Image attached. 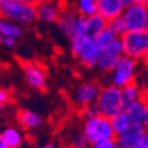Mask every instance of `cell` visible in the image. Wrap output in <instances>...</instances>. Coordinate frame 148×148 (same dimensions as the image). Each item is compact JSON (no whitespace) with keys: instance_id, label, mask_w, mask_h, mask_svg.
<instances>
[{"instance_id":"6da1fadb","label":"cell","mask_w":148,"mask_h":148,"mask_svg":"<svg viewBox=\"0 0 148 148\" xmlns=\"http://www.w3.org/2000/svg\"><path fill=\"white\" fill-rule=\"evenodd\" d=\"M70 47L72 56L83 66L91 69L97 65V60L100 57L101 50L97 47L92 38H89L85 34L73 36L70 38Z\"/></svg>"},{"instance_id":"7a4b0ae2","label":"cell","mask_w":148,"mask_h":148,"mask_svg":"<svg viewBox=\"0 0 148 148\" xmlns=\"http://www.w3.org/2000/svg\"><path fill=\"white\" fill-rule=\"evenodd\" d=\"M0 18L8 19L23 25H30L37 19L36 6L18 0H4L0 5Z\"/></svg>"},{"instance_id":"3957f363","label":"cell","mask_w":148,"mask_h":148,"mask_svg":"<svg viewBox=\"0 0 148 148\" xmlns=\"http://www.w3.org/2000/svg\"><path fill=\"white\" fill-rule=\"evenodd\" d=\"M83 133L85 134V136H87V139L91 145L109 140H115L116 136V134L112 127L110 119L101 114L95 117L84 120Z\"/></svg>"},{"instance_id":"277c9868","label":"cell","mask_w":148,"mask_h":148,"mask_svg":"<svg viewBox=\"0 0 148 148\" xmlns=\"http://www.w3.org/2000/svg\"><path fill=\"white\" fill-rule=\"evenodd\" d=\"M96 103L100 109V114L108 119H112L122 110H125L121 88H117L113 84L103 85L101 88Z\"/></svg>"},{"instance_id":"5b68a950","label":"cell","mask_w":148,"mask_h":148,"mask_svg":"<svg viewBox=\"0 0 148 148\" xmlns=\"http://www.w3.org/2000/svg\"><path fill=\"white\" fill-rule=\"evenodd\" d=\"M138 62L139 60L123 55L117 60L114 69L108 73L109 84H113L117 88H123L135 82L138 72Z\"/></svg>"},{"instance_id":"8992f818","label":"cell","mask_w":148,"mask_h":148,"mask_svg":"<svg viewBox=\"0 0 148 148\" xmlns=\"http://www.w3.org/2000/svg\"><path fill=\"white\" fill-rule=\"evenodd\" d=\"M121 39L126 56L136 60H143L148 56V30L128 31Z\"/></svg>"},{"instance_id":"52a82bcc","label":"cell","mask_w":148,"mask_h":148,"mask_svg":"<svg viewBox=\"0 0 148 148\" xmlns=\"http://www.w3.org/2000/svg\"><path fill=\"white\" fill-rule=\"evenodd\" d=\"M128 31H142L148 26V6L145 3H133L123 11Z\"/></svg>"},{"instance_id":"ba28073f","label":"cell","mask_w":148,"mask_h":148,"mask_svg":"<svg viewBox=\"0 0 148 148\" xmlns=\"http://www.w3.org/2000/svg\"><path fill=\"white\" fill-rule=\"evenodd\" d=\"M123 55H125V49H123L122 39H121V37H117L109 46H107L106 49H103L101 51L96 68L102 72L109 73L114 69L117 60Z\"/></svg>"},{"instance_id":"9c48e42d","label":"cell","mask_w":148,"mask_h":148,"mask_svg":"<svg viewBox=\"0 0 148 148\" xmlns=\"http://www.w3.org/2000/svg\"><path fill=\"white\" fill-rule=\"evenodd\" d=\"M101 85L96 82H84L78 84L72 92V100L81 108L89 103L96 102L98 94L101 91Z\"/></svg>"},{"instance_id":"30bf717a","label":"cell","mask_w":148,"mask_h":148,"mask_svg":"<svg viewBox=\"0 0 148 148\" xmlns=\"http://www.w3.org/2000/svg\"><path fill=\"white\" fill-rule=\"evenodd\" d=\"M21 69L24 71V76L30 87L34 88L38 91H44L46 89V76L44 70L36 63L32 62H23Z\"/></svg>"},{"instance_id":"8fae6325","label":"cell","mask_w":148,"mask_h":148,"mask_svg":"<svg viewBox=\"0 0 148 148\" xmlns=\"http://www.w3.org/2000/svg\"><path fill=\"white\" fill-rule=\"evenodd\" d=\"M37 19L43 23H55L58 20L62 7L56 0H38L36 4Z\"/></svg>"},{"instance_id":"7c38bea8","label":"cell","mask_w":148,"mask_h":148,"mask_svg":"<svg viewBox=\"0 0 148 148\" xmlns=\"http://www.w3.org/2000/svg\"><path fill=\"white\" fill-rule=\"evenodd\" d=\"M146 130V128L136 125V123H130V126L127 129L116 135L115 142L122 148H134L141 141Z\"/></svg>"},{"instance_id":"4fadbf2b","label":"cell","mask_w":148,"mask_h":148,"mask_svg":"<svg viewBox=\"0 0 148 148\" xmlns=\"http://www.w3.org/2000/svg\"><path fill=\"white\" fill-rule=\"evenodd\" d=\"M126 112L130 119L132 123H136V125L148 129V94L145 97V95L130 104Z\"/></svg>"},{"instance_id":"5bb4252c","label":"cell","mask_w":148,"mask_h":148,"mask_svg":"<svg viewBox=\"0 0 148 148\" xmlns=\"http://www.w3.org/2000/svg\"><path fill=\"white\" fill-rule=\"evenodd\" d=\"M78 17H79V13L76 10H65V11H62L58 20L56 21L59 31L65 37H68V38H71L75 34Z\"/></svg>"},{"instance_id":"9a60e30c","label":"cell","mask_w":148,"mask_h":148,"mask_svg":"<svg viewBox=\"0 0 148 148\" xmlns=\"http://www.w3.org/2000/svg\"><path fill=\"white\" fill-rule=\"evenodd\" d=\"M97 13L106 20H110L117 16L123 14L126 6L122 0H96Z\"/></svg>"},{"instance_id":"2e32d148","label":"cell","mask_w":148,"mask_h":148,"mask_svg":"<svg viewBox=\"0 0 148 148\" xmlns=\"http://www.w3.org/2000/svg\"><path fill=\"white\" fill-rule=\"evenodd\" d=\"M17 120H18V123L24 129L38 128L43 123V119H42V116L39 114L32 112V110H27V109L18 110Z\"/></svg>"},{"instance_id":"e0dca14e","label":"cell","mask_w":148,"mask_h":148,"mask_svg":"<svg viewBox=\"0 0 148 148\" xmlns=\"http://www.w3.org/2000/svg\"><path fill=\"white\" fill-rule=\"evenodd\" d=\"M108 26V20H106L101 14L95 13L92 16L87 17V25H85L84 34L89 38L95 39V37L103 31Z\"/></svg>"},{"instance_id":"ac0fdd59","label":"cell","mask_w":148,"mask_h":148,"mask_svg":"<svg viewBox=\"0 0 148 148\" xmlns=\"http://www.w3.org/2000/svg\"><path fill=\"white\" fill-rule=\"evenodd\" d=\"M121 92H122V100H123V106H125V110L133 104L134 102H136L138 100L145 95V90L140 87L136 82H133L126 87L121 88Z\"/></svg>"},{"instance_id":"d6986e66","label":"cell","mask_w":148,"mask_h":148,"mask_svg":"<svg viewBox=\"0 0 148 148\" xmlns=\"http://www.w3.org/2000/svg\"><path fill=\"white\" fill-rule=\"evenodd\" d=\"M0 33L4 37H13V38H20L24 34V30L18 25L17 23L0 18Z\"/></svg>"},{"instance_id":"ffe728a7","label":"cell","mask_w":148,"mask_h":148,"mask_svg":"<svg viewBox=\"0 0 148 148\" xmlns=\"http://www.w3.org/2000/svg\"><path fill=\"white\" fill-rule=\"evenodd\" d=\"M1 135L8 148H20L23 143V135L18 129L13 127H8L3 132Z\"/></svg>"},{"instance_id":"44dd1931","label":"cell","mask_w":148,"mask_h":148,"mask_svg":"<svg viewBox=\"0 0 148 148\" xmlns=\"http://www.w3.org/2000/svg\"><path fill=\"white\" fill-rule=\"evenodd\" d=\"M110 122H112V127L115 132V134H120L121 132H123L125 129H127L130 126V119L127 114L126 110H122L121 113L116 114L115 116H113L110 119Z\"/></svg>"},{"instance_id":"7402d4cb","label":"cell","mask_w":148,"mask_h":148,"mask_svg":"<svg viewBox=\"0 0 148 148\" xmlns=\"http://www.w3.org/2000/svg\"><path fill=\"white\" fill-rule=\"evenodd\" d=\"M75 10L81 16H92L97 13L96 0H75Z\"/></svg>"},{"instance_id":"603a6c76","label":"cell","mask_w":148,"mask_h":148,"mask_svg":"<svg viewBox=\"0 0 148 148\" xmlns=\"http://www.w3.org/2000/svg\"><path fill=\"white\" fill-rule=\"evenodd\" d=\"M116 38H117V36H116L112 30H110V29H108V26H107L103 31H101L100 33H98V34L95 37L94 40H95L97 47L102 51L103 49H106L107 46H109Z\"/></svg>"},{"instance_id":"cb8c5ba5","label":"cell","mask_w":148,"mask_h":148,"mask_svg":"<svg viewBox=\"0 0 148 148\" xmlns=\"http://www.w3.org/2000/svg\"><path fill=\"white\" fill-rule=\"evenodd\" d=\"M108 29L112 30L117 37H122L123 34H126L128 32V27L123 14L108 20Z\"/></svg>"},{"instance_id":"d4e9b609","label":"cell","mask_w":148,"mask_h":148,"mask_svg":"<svg viewBox=\"0 0 148 148\" xmlns=\"http://www.w3.org/2000/svg\"><path fill=\"white\" fill-rule=\"evenodd\" d=\"M91 143L85 136V134L82 132H76L72 135L70 141V148H90Z\"/></svg>"},{"instance_id":"484cf974","label":"cell","mask_w":148,"mask_h":148,"mask_svg":"<svg viewBox=\"0 0 148 148\" xmlns=\"http://www.w3.org/2000/svg\"><path fill=\"white\" fill-rule=\"evenodd\" d=\"M82 117L84 120L87 119H91V117H95L97 115H100V109H98V106L96 102H92V103H89L87 106L82 107Z\"/></svg>"},{"instance_id":"4316f807","label":"cell","mask_w":148,"mask_h":148,"mask_svg":"<svg viewBox=\"0 0 148 148\" xmlns=\"http://www.w3.org/2000/svg\"><path fill=\"white\" fill-rule=\"evenodd\" d=\"M115 140H109V141H103V142H98L94 143L90 146V148H115Z\"/></svg>"},{"instance_id":"83f0119b","label":"cell","mask_w":148,"mask_h":148,"mask_svg":"<svg viewBox=\"0 0 148 148\" xmlns=\"http://www.w3.org/2000/svg\"><path fill=\"white\" fill-rule=\"evenodd\" d=\"M3 44L8 49H13L17 45V38H13V37H4Z\"/></svg>"},{"instance_id":"f1b7e54d","label":"cell","mask_w":148,"mask_h":148,"mask_svg":"<svg viewBox=\"0 0 148 148\" xmlns=\"http://www.w3.org/2000/svg\"><path fill=\"white\" fill-rule=\"evenodd\" d=\"M134 148H148V129L145 132L141 141H140L136 146H135Z\"/></svg>"},{"instance_id":"f546056e","label":"cell","mask_w":148,"mask_h":148,"mask_svg":"<svg viewBox=\"0 0 148 148\" xmlns=\"http://www.w3.org/2000/svg\"><path fill=\"white\" fill-rule=\"evenodd\" d=\"M0 101L7 103L10 101V94L6 89H0Z\"/></svg>"},{"instance_id":"4dcf8cb0","label":"cell","mask_w":148,"mask_h":148,"mask_svg":"<svg viewBox=\"0 0 148 148\" xmlns=\"http://www.w3.org/2000/svg\"><path fill=\"white\" fill-rule=\"evenodd\" d=\"M142 83H143V90L148 91V69L146 68V70L142 73Z\"/></svg>"},{"instance_id":"1f68e13d","label":"cell","mask_w":148,"mask_h":148,"mask_svg":"<svg viewBox=\"0 0 148 148\" xmlns=\"http://www.w3.org/2000/svg\"><path fill=\"white\" fill-rule=\"evenodd\" d=\"M0 148H8V146L6 145V142H5L1 134H0Z\"/></svg>"},{"instance_id":"d6a6232c","label":"cell","mask_w":148,"mask_h":148,"mask_svg":"<svg viewBox=\"0 0 148 148\" xmlns=\"http://www.w3.org/2000/svg\"><path fill=\"white\" fill-rule=\"evenodd\" d=\"M18 1H20V3H24V4H36L38 0H18Z\"/></svg>"},{"instance_id":"836d02e7","label":"cell","mask_w":148,"mask_h":148,"mask_svg":"<svg viewBox=\"0 0 148 148\" xmlns=\"http://www.w3.org/2000/svg\"><path fill=\"white\" fill-rule=\"evenodd\" d=\"M138 0H122V3L125 4V6H128V5H130V4H133V3H136Z\"/></svg>"},{"instance_id":"e575fe53","label":"cell","mask_w":148,"mask_h":148,"mask_svg":"<svg viewBox=\"0 0 148 148\" xmlns=\"http://www.w3.org/2000/svg\"><path fill=\"white\" fill-rule=\"evenodd\" d=\"M43 148H58L55 143H47V145H45Z\"/></svg>"},{"instance_id":"d590c367","label":"cell","mask_w":148,"mask_h":148,"mask_svg":"<svg viewBox=\"0 0 148 148\" xmlns=\"http://www.w3.org/2000/svg\"><path fill=\"white\" fill-rule=\"evenodd\" d=\"M143 64H145V66L148 69V56H147V57L143 59Z\"/></svg>"},{"instance_id":"8d00e7d4","label":"cell","mask_w":148,"mask_h":148,"mask_svg":"<svg viewBox=\"0 0 148 148\" xmlns=\"http://www.w3.org/2000/svg\"><path fill=\"white\" fill-rule=\"evenodd\" d=\"M4 104H5L4 102H1V101H0V112H1V110L4 109Z\"/></svg>"},{"instance_id":"74e56055","label":"cell","mask_w":148,"mask_h":148,"mask_svg":"<svg viewBox=\"0 0 148 148\" xmlns=\"http://www.w3.org/2000/svg\"><path fill=\"white\" fill-rule=\"evenodd\" d=\"M3 40H4V36L0 33V44H3Z\"/></svg>"},{"instance_id":"f35d334b","label":"cell","mask_w":148,"mask_h":148,"mask_svg":"<svg viewBox=\"0 0 148 148\" xmlns=\"http://www.w3.org/2000/svg\"><path fill=\"white\" fill-rule=\"evenodd\" d=\"M115 148H122L121 146H119V145H115Z\"/></svg>"},{"instance_id":"ab89813d","label":"cell","mask_w":148,"mask_h":148,"mask_svg":"<svg viewBox=\"0 0 148 148\" xmlns=\"http://www.w3.org/2000/svg\"><path fill=\"white\" fill-rule=\"evenodd\" d=\"M145 4H146V5L148 6V0H145Z\"/></svg>"},{"instance_id":"60d3db41","label":"cell","mask_w":148,"mask_h":148,"mask_svg":"<svg viewBox=\"0 0 148 148\" xmlns=\"http://www.w3.org/2000/svg\"><path fill=\"white\" fill-rule=\"evenodd\" d=\"M138 1H140V3H145V0H138Z\"/></svg>"},{"instance_id":"b9f144b4","label":"cell","mask_w":148,"mask_h":148,"mask_svg":"<svg viewBox=\"0 0 148 148\" xmlns=\"http://www.w3.org/2000/svg\"><path fill=\"white\" fill-rule=\"evenodd\" d=\"M3 1H4V0H0V5H1V3H3Z\"/></svg>"},{"instance_id":"7bdbcfd3","label":"cell","mask_w":148,"mask_h":148,"mask_svg":"<svg viewBox=\"0 0 148 148\" xmlns=\"http://www.w3.org/2000/svg\"><path fill=\"white\" fill-rule=\"evenodd\" d=\"M34 148H43V147H34Z\"/></svg>"},{"instance_id":"ee69618b","label":"cell","mask_w":148,"mask_h":148,"mask_svg":"<svg viewBox=\"0 0 148 148\" xmlns=\"http://www.w3.org/2000/svg\"><path fill=\"white\" fill-rule=\"evenodd\" d=\"M147 30H148V26H147Z\"/></svg>"}]
</instances>
